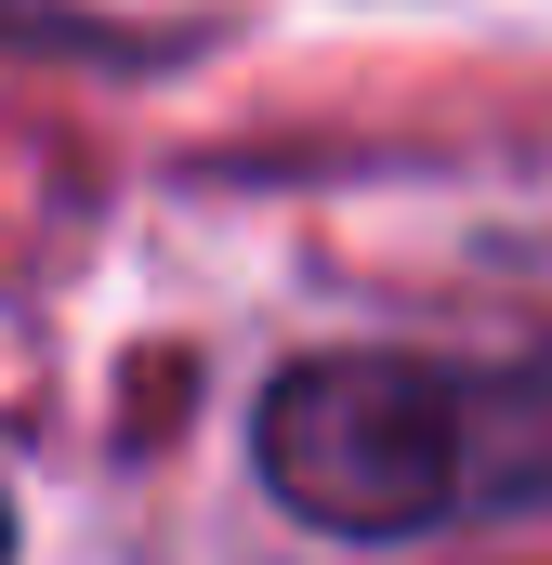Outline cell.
Instances as JSON below:
<instances>
[{"instance_id":"obj_2","label":"cell","mask_w":552,"mask_h":565,"mask_svg":"<svg viewBox=\"0 0 552 565\" xmlns=\"http://www.w3.org/2000/svg\"><path fill=\"white\" fill-rule=\"evenodd\" d=\"M0 565H13V513H0Z\"/></svg>"},{"instance_id":"obj_1","label":"cell","mask_w":552,"mask_h":565,"mask_svg":"<svg viewBox=\"0 0 552 565\" xmlns=\"http://www.w3.org/2000/svg\"><path fill=\"white\" fill-rule=\"evenodd\" d=\"M251 460L329 540L552 513V355H302L276 369Z\"/></svg>"}]
</instances>
